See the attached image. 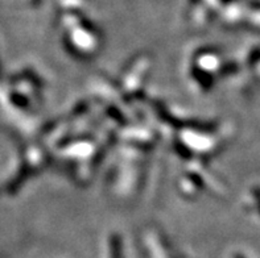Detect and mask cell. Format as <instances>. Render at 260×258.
<instances>
[{
  "label": "cell",
  "mask_w": 260,
  "mask_h": 258,
  "mask_svg": "<svg viewBox=\"0 0 260 258\" xmlns=\"http://www.w3.org/2000/svg\"><path fill=\"white\" fill-rule=\"evenodd\" d=\"M255 195H256V199L259 202V212H260V187H256L255 189Z\"/></svg>",
  "instance_id": "obj_1"
},
{
  "label": "cell",
  "mask_w": 260,
  "mask_h": 258,
  "mask_svg": "<svg viewBox=\"0 0 260 258\" xmlns=\"http://www.w3.org/2000/svg\"><path fill=\"white\" fill-rule=\"evenodd\" d=\"M238 258H242V257H238Z\"/></svg>",
  "instance_id": "obj_2"
}]
</instances>
